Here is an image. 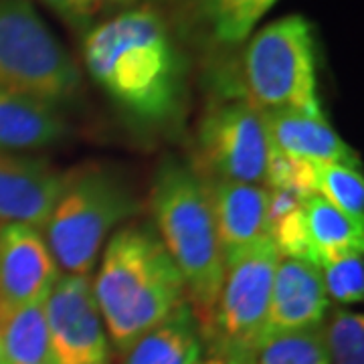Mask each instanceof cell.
I'll return each mask as SVG.
<instances>
[{
	"mask_svg": "<svg viewBox=\"0 0 364 364\" xmlns=\"http://www.w3.org/2000/svg\"><path fill=\"white\" fill-rule=\"evenodd\" d=\"M67 124L57 107L0 87V152H26L61 142Z\"/></svg>",
	"mask_w": 364,
	"mask_h": 364,
	"instance_id": "cell-15",
	"label": "cell"
},
{
	"mask_svg": "<svg viewBox=\"0 0 364 364\" xmlns=\"http://www.w3.org/2000/svg\"><path fill=\"white\" fill-rule=\"evenodd\" d=\"M0 87L57 109L81 90L75 59L28 0H0Z\"/></svg>",
	"mask_w": 364,
	"mask_h": 364,
	"instance_id": "cell-6",
	"label": "cell"
},
{
	"mask_svg": "<svg viewBox=\"0 0 364 364\" xmlns=\"http://www.w3.org/2000/svg\"><path fill=\"white\" fill-rule=\"evenodd\" d=\"M200 364H221V363H219L217 358H207V360H203Z\"/></svg>",
	"mask_w": 364,
	"mask_h": 364,
	"instance_id": "cell-29",
	"label": "cell"
},
{
	"mask_svg": "<svg viewBox=\"0 0 364 364\" xmlns=\"http://www.w3.org/2000/svg\"><path fill=\"white\" fill-rule=\"evenodd\" d=\"M61 269L43 231L28 225H0V308L45 304Z\"/></svg>",
	"mask_w": 364,
	"mask_h": 364,
	"instance_id": "cell-10",
	"label": "cell"
},
{
	"mask_svg": "<svg viewBox=\"0 0 364 364\" xmlns=\"http://www.w3.org/2000/svg\"><path fill=\"white\" fill-rule=\"evenodd\" d=\"M4 364H51L43 304L0 308Z\"/></svg>",
	"mask_w": 364,
	"mask_h": 364,
	"instance_id": "cell-17",
	"label": "cell"
},
{
	"mask_svg": "<svg viewBox=\"0 0 364 364\" xmlns=\"http://www.w3.org/2000/svg\"><path fill=\"white\" fill-rule=\"evenodd\" d=\"M326 294L338 304H360L364 299L363 253H344L320 265Z\"/></svg>",
	"mask_w": 364,
	"mask_h": 364,
	"instance_id": "cell-23",
	"label": "cell"
},
{
	"mask_svg": "<svg viewBox=\"0 0 364 364\" xmlns=\"http://www.w3.org/2000/svg\"><path fill=\"white\" fill-rule=\"evenodd\" d=\"M0 364H4V350H2V334H0Z\"/></svg>",
	"mask_w": 364,
	"mask_h": 364,
	"instance_id": "cell-28",
	"label": "cell"
},
{
	"mask_svg": "<svg viewBox=\"0 0 364 364\" xmlns=\"http://www.w3.org/2000/svg\"><path fill=\"white\" fill-rule=\"evenodd\" d=\"M109 344L128 352L186 299V287L152 225H126L107 239L91 284Z\"/></svg>",
	"mask_w": 364,
	"mask_h": 364,
	"instance_id": "cell-2",
	"label": "cell"
},
{
	"mask_svg": "<svg viewBox=\"0 0 364 364\" xmlns=\"http://www.w3.org/2000/svg\"><path fill=\"white\" fill-rule=\"evenodd\" d=\"M43 2L71 25L87 23L105 4V0H43Z\"/></svg>",
	"mask_w": 364,
	"mask_h": 364,
	"instance_id": "cell-26",
	"label": "cell"
},
{
	"mask_svg": "<svg viewBox=\"0 0 364 364\" xmlns=\"http://www.w3.org/2000/svg\"><path fill=\"white\" fill-rule=\"evenodd\" d=\"M322 326L267 336L255 364H330Z\"/></svg>",
	"mask_w": 364,
	"mask_h": 364,
	"instance_id": "cell-20",
	"label": "cell"
},
{
	"mask_svg": "<svg viewBox=\"0 0 364 364\" xmlns=\"http://www.w3.org/2000/svg\"><path fill=\"white\" fill-rule=\"evenodd\" d=\"M318 195L352 221L364 225V178L360 168L346 164H318Z\"/></svg>",
	"mask_w": 364,
	"mask_h": 364,
	"instance_id": "cell-21",
	"label": "cell"
},
{
	"mask_svg": "<svg viewBox=\"0 0 364 364\" xmlns=\"http://www.w3.org/2000/svg\"><path fill=\"white\" fill-rule=\"evenodd\" d=\"M91 79L144 126L182 116L186 63L172 31L152 6H136L93 26L83 41Z\"/></svg>",
	"mask_w": 364,
	"mask_h": 364,
	"instance_id": "cell-1",
	"label": "cell"
},
{
	"mask_svg": "<svg viewBox=\"0 0 364 364\" xmlns=\"http://www.w3.org/2000/svg\"><path fill=\"white\" fill-rule=\"evenodd\" d=\"M105 2H112V4H136V2H144V0H105Z\"/></svg>",
	"mask_w": 364,
	"mask_h": 364,
	"instance_id": "cell-27",
	"label": "cell"
},
{
	"mask_svg": "<svg viewBox=\"0 0 364 364\" xmlns=\"http://www.w3.org/2000/svg\"><path fill=\"white\" fill-rule=\"evenodd\" d=\"M316 168H318L316 162L287 156L272 146L263 184L267 188H284V191L296 193L301 198H310V196L318 195Z\"/></svg>",
	"mask_w": 364,
	"mask_h": 364,
	"instance_id": "cell-24",
	"label": "cell"
},
{
	"mask_svg": "<svg viewBox=\"0 0 364 364\" xmlns=\"http://www.w3.org/2000/svg\"><path fill=\"white\" fill-rule=\"evenodd\" d=\"M328 316V294L320 267L279 257L273 273L265 338L279 332L318 328Z\"/></svg>",
	"mask_w": 364,
	"mask_h": 364,
	"instance_id": "cell-12",
	"label": "cell"
},
{
	"mask_svg": "<svg viewBox=\"0 0 364 364\" xmlns=\"http://www.w3.org/2000/svg\"><path fill=\"white\" fill-rule=\"evenodd\" d=\"M269 150L263 112L245 93H233L213 102L203 114L188 166L205 182L263 184Z\"/></svg>",
	"mask_w": 364,
	"mask_h": 364,
	"instance_id": "cell-8",
	"label": "cell"
},
{
	"mask_svg": "<svg viewBox=\"0 0 364 364\" xmlns=\"http://www.w3.org/2000/svg\"><path fill=\"white\" fill-rule=\"evenodd\" d=\"M203 336L188 301L178 306L166 320L146 332L119 364H200Z\"/></svg>",
	"mask_w": 364,
	"mask_h": 364,
	"instance_id": "cell-16",
	"label": "cell"
},
{
	"mask_svg": "<svg viewBox=\"0 0 364 364\" xmlns=\"http://www.w3.org/2000/svg\"><path fill=\"white\" fill-rule=\"evenodd\" d=\"M322 330L330 364H364L363 314L336 308Z\"/></svg>",
	"mask_w": 364,
	"mask_h": 364,
	"instance_id": "cell-22",
	"label": "cell"
},
{
	"mask_svg": "<svg viewBox=\"0 0 364 364\" xmlns=\"http://www.w3.org/2000/svg\"><path fill=\"white\" fill-rule=\"evenodd\" d=\"M269 144L287 156L316 164H346L360 168V158L340 138L326 117L298 112H263Z\"/></svg>",
	"mask_w": 364,
	"mask_h": 364,
	"instance_id": "cell-14",
	"label": "cell"
},
{
	"mask_svg": "<svg viewBox=\"0 0 364 364\" xmlns=\"http://www.w3.org/2000/svg\"><path fill=\"white\" fill-rule=\"evenodd\" d=\"M43 310L51 364H112V344L87 275H61Z\"/></svg>",
	"mask_w": 364,
	"mask_h": 364,
	"instance_id": "cell-9",
	"label": "cell"
},
{
	"mask_svg": "<svg viewBox=\"0 0 364 364\" xmlns=\"http://www.w3.org/2000/svg\"><path fill=\"white\" fill-rule=\"evenodd\" d=\"M65 181L67 172L47 160L0 152V225L18 223L45 231Z\"/></svg>",
	"mask_w": 364,
	"mask_h": 364,
	"instance_id": "cell-11",
	"label": "cell"
},
{
	"mask_svg": "<svg viewBox=\"0 0 364 364\" xmlns=\"http://www.w3.org/2000/svg\"><path fill=\"white\" fill-rule=\"evenodd\" d=\"M279 255L272 239H261L255 247L235 257L225 267L219 298L205 322H200L203 344L210 358L221 364H255L265 342L269 294Z\"/></svg>",
	"mask_w": 364,
	"mask_h": 364,
	"instance_id": "cell-7",
	"label": "cell"
},
{
	"mask_svg": "<svg viewBox=\"0 0 364 364\" xmlns=\"http://www.w3.org/2000/svg\"><path fill=\"white\" fill-rule=\"evenodd\" d=\"M304 215L318 253V265L344 253L364 251V225L352 221L320 195L306 198Z\"/></svg>",
	"mask_w": 364,
	"mask_h": 364,
	"instance_id": "cell-18",
	"label": "cell"
},
{
	"mask_svg": "<svg viewBox=\"0 0 364 364\" xmlns=\"http://www.w3.org/2000/svg\"><path fill=\"white\" fill-rule=\"evenodd\" d=\"M267 237L272 239L273 247L279 257L287 259L310 261L318 265V253L308 231V223L304 215V205L298 210L267 225Z\"/></svg>",
	"mask_w": 364,
	"mask_h": 364,
	"instance_id": "cell-25",
	"label": "cell"
},
{
	"mask_svg": "<svg viewBox=\"0 0 364 364\" xmlns=\"http://www.w3.org/2000/svg\"><path fill=\"white\" fill-rule=\"evenodd\" d=\"M243 93L261 112L324 117L312 25L289 14L257 31L243 55Z\"/></svg>",
	"mask_w": 364,
	"mask_h": 364,
	"instance_id": "cell-5",
	"label": "cell"
},
{
	"mask_svg": "<svg viewBox=\"0 0 364 364\" xmlns=\"http://www.w3.org/2000/svg\"><path fill=\"white\" fill-rule=\"evenodd\" d=\"M225 267L267 237V188L245 182H207Z\"/></svg>",
	"mask_w": 364,
	"mask_h": 364,
	"instance_id": "cell-13",
	"label": "cell"
},
{
	"mask_svg": "<svg viewBox=\"0 0 364 364\" xmlns=\"http://www.w3.org/2000/svg\"><path fill=\"white\" fill-rule=\"evenodd\" d=\"M138 208L130 186L112 170L97 164L67 170L63 193L43 231L59 269L90 277L105 239Z\"/></svg>",
	"mask_w": 364,
	"mask_h": 364,
	"instance_id": "cell-4",
	"label": "cell"
},
{
	"mask_svg": "<svg viewBox=\"0 0 364 364\" xmlns=\"http://www.w3.org/2000/svg\"><path fill=\"white\" fill-rule=\"evenodd\" d=\"M154 231L174 261L198 324L207 320L225 279L208 184L188 164L164 160L150 191Z\"/></svg>",
	"mask_w": 364,
	"mask_h": 364,
	"instance_id": "cell-3",
	"label": "cell"
},
{
	"mask_svg": "<svg viewBox=\"0 0 364 364\" xmlns=\"http://www.w3.org/2000/svg\"><path fill=\"white\" fill-rule=\"evenodd\" d=\"M279 0H205L215 39L237 45L253 33L255 25Z\"/></svg>",
	"mask_w": 364,
	"mask_h": 364,
	"instance_id": "cell-19",
	"label": "cell"
}]
</instances>
